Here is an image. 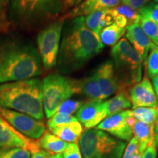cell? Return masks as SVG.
Instances as JSON below:
<instances>
[{
	"label": "cell",
	"instance_id": "obj_17",
	"mask_svg": "<svg viewBox=\"0 0 158 158\" xmlns=\"http://www.w3.org/2000/svg\"><path fill=\"white\" fill-rule=\"evenodd\" d=\"M121 0H84L62 15L64 19L84 16L95 11L106 10L116 7Z\"/></svg>",
	"mask_w": 158,
	"mask_h": 158
},
{
	"label": "cell",
	"instance_id": "obj_8",
	"mask_svg": "<svg viewBox=\"0 0 158 158\" xmlns=\"http://www.w3.org/2000/svg\"><path fill=\"white\" fill-rule=\"evenodd\" d=\"M64 21V18L62 15L45 26L37 35V51L45 70H51L57 64Z\"/></svg>",
	"mask_w": 158,
	"mask_h": 158
},
{
	"label": "cell",
	"instance_id": "obj_44",
	"mask_svg": "<svg viewBox=\"0 0 158 158\" xmlns=\"http://www.w3.org/2000/svg\"><path fill=\"white\" fill-rule=\"evenodd\" d=\"M155 3H158V0H154Z\"/></svg>",
	"mask_w": 158,
	"mask_h": 158
},
{
	"label": "cell",
	"instance_id": "obj_21",
	"mask_svg": "<svg viewBox=\"0 0 158 158\" xmlns=\"http://www.w3.org/2000/svg\"><path fill=\"white\" fill-rule=\"evenodd\" d=\"M79 86L80 93L84 94L88 100H104L94 73L81 80H79Z\"/></svg>",
	"mask_w": 158,
	"mask_h": 158
},
{
	"label": "cell",
	"instance_id": "obj_18",
	"mask_svg": "<svg viewBox=\"0 0 158 158\" xmlns=\"http://www.w3.org/2000/svg\"><path fill=\"white\" fill-rule=\"evenodd\" d=\"M129 90L126 87H120L116 95L105 101L106 113L108 116L114 115L132 106L129 95Z\"/></svg>",
	"mask_w": 158,
	"mask_h": 158
},
{
	"label": "cell",
	"instance_id": "obj_24",
	"mask_svg": "<svg viewBox=\"0 0 158 158\" xmlns=\"http://www.w3.org/2000/svg\"><path fill=\"white\" fill-rule=\"evenodd\" d=\"M145 68L147 75L151 78L158 74V46L153 44L150 48L145 61Z\"/></svg>",
	"mask_w": 158,
	"mask_h": 158
},
{
	"label": "cell",
	"instance_id": "obj_31",
	"mask_svg": "<svg viewBox=\"0 0 158 158\" xmlns=\"http://www.w3.org/2000/svg\"><path fill=\"white\" fill-rule=\"evenodd\" d=\"M77 120L78 119L76 117L73 116H63L55 114L54 116L48 118V122H47V126H48V129L51 130L54 127H59V126L77 121Z\"/></svg>",
	"mask_w": 158,
	"mask_h": 158
},
{
	"label": "cell",
	"instance_id": "obj_9",
	"mask_svg": "<svg viewBox=\"0 0 158 158\" xmlns=\"http://www.w3.org/2000/svg\"><path fill=\"white\" fill-rule=\"evenodd\" d=\"M0 116L20 133L30 139L37 141L46 131L43 122L27 114L0 106Z\"/></svg>",
	"mask_w": 158,
	"mask_h": 158
},
{
	"label": "cell",
	"instance_id": "obj_42",
	"mask_svg": "<svg viewBox=\"0 0 158 158\" xmlns=\"http://www.w3.org/2000/svg\"><path fill=\"white\" fill-rule=\"evenodd\" d=\"M52 158H61L60 154H59V155H54L52 157Z\"/></svg>",
	"mask_w": 158,
	"mask_h": 158
},
{
	"label": "cell",
	"instance_id": "obj_13",
	"mask_svg": "<svg viewBox=\"0 0 158 158\" xmlns=\"http://www.w3.org/2000/svg\"><path fill=\"white\" fill-rule=\"evenodd\" d=\"M76 116L86 130L92 129L107 117L105 101L88 100L77 110Z\"/></svg>",
	"mask_w": 158,
	"mask_h": 158
},
{
	"label": "cell",
	"instance_id": "obj_33",
	"mask_svg": "<svg viewBox=\"0 0 158 158\" xmlns=\"http://www.w3.org/2000/svg\"><path fill=\"white\" fill-rule=\"evenodd\" d=\"M139 153L138 151V141L135 137H133L130 139V141L127 146L125 151H124L123 158H133L137 154Z\"/></svg>",
	"mask_w": 158,
	"mask_h": 158
},
{
	"label": "cell",
	"instance_id": "obj_5",
	"mask_svg": "<svg viewBox=\"0 0 158 158\" xmlns=\"http://www.w3.org/2000/svg\"><path fill=\"white\" fill-rule=\"evenodd\" d=\"M76 94H80L78 79L57 73L48 75L42 81V100L45 116L50 118L62 103Z\"/></svg>",
	"mask_w": 158,
	"mask_h": 158
},
{
	"label": "cell",
	"instance_id": "obj_3",
	"mask_svg": "<svg viewBox=\"0 0 158 158\" xmlns=\"http://www.w3.org/2000/svg\"><path fill=\"white\" fill-rule=\"evenodd\" d=\"M0 106L42 121V81L33 78L0 84Z\"/></svg>",
	"mask_w": 158,
	"mask_h": 158
},
{
	"label": "cell",
	"instance_id": "obj_7",
	"mask_svg": "<svg viewBox=\"0 0 158 158\" xmlns=\"http://www.w3.org/2000/svg\"><path fill=\"white\" fill-rule=\"evenodd\" d=\"M78 143L84 158H121L126 147L124 142L97 128L83 132Z\"/></svg>",
	"mask_w": 158,
	"mask_h": 158
},
{
	"label": "cell",
	"instance_id": "obj_37",
	"mask_svg": "<svg viewBox=\"0 0 158 158\" xmlns=\"http://www.w3.org/2000/svg\"><path fill=\"white\" fill-rule=\"evenodd\" d=\"M84 0H62L63 7H64V13L65 11L73 8L76 6L78 5Z\"/></svg>",
	"mask_w": 158,
	"mask_h": 158
},
{
	"label": "cell",
	"instance_id": "obj_22",
	"mask_svg": "<svg viewBox=\"0 0 158 158\" xmlns=\"http://www.w3.org/2000/svg\"><path fill=\"white\" fill-rule=\"evenodd\" d=\"M126 28L119 27L115 23L102 29L100 33V39L103 45L114 46L125 35Z\"/></svg>",
	"mask_w": 158,
	"mask_h": 158
},
{
	"label": "cell",
	"instance_id": "obj_34",
	"mask_svg": "<svg viewBox=\"0 0 158 158\" xmlns=\"http://www.w3.org/2000/svg\"><path fill=\"white\" fill-rule=\"evenodd\" d=\"M121 2L123 5H127L136 10H138L148 5L150 0H121Z\"/></svg>",
	"mask_w": 158,
	"mask_h": 158
},
{
	"label": "cell",
	"instance_id": "obj_23",
	"mask_svg": "<svg viewBox=\"0 0 158 158\" xmlns=\"http://www.w3.org/2000/svg\"><path fill=\"white\" fill-rule=\"evenodd\" d=\"M131 116L147 124L155 125L158 116V106L156 107H139L131 110Z\"/></svg>",
	"mask_w": 158,
	"mask_h": 158
},
{
	"label": "cell",
	"instance_id": "obj_43",
	"mask_svg": "<svg viewBox=\"0 0 158 158\" xmlns=\"http://www.w3.org/2000/svg\"><path fill=\"white\" fill-rule=\"evenodd\" d=\"M156 142H157V147H158V134L157 135H156Z\"/></svg>",
	"mask_w": 158,
	"mask_h": 158
},
{
	"label": "cell",
	"instance_id": "obj_15",
	"mask_svg": "<svg viewBox=\"0 0 158 158\" xmlns=\"http://www.w3.org/2000/svg\"><path fill=\"white\" fill-rule=\"evenodd\" d=\"M127 123L131 128L134 137L138 141V151L141 155L148 147L156 143L155 125L138 121L132 116L127 118Z\"/></svg>",
	"mask_w": 158,
	"mask_h": 158
},
{
	"label": "cell",
	"instance_id": "obj_41",
	"mask_svg": "<svg viewBox=\"0 0 158 158\" xmlns=\"http://www.w3.org/2000/svg\"><path fill=\"white\" fill-rule=\"evenodd\" d=\"M141 154L138 153V154H137V155H136L135 156H134L133 158H141Z\"/></svg>",
	"mask_w": 158,
	"mask_h": 158
},
{
	"label": "cell",
	"instance_id": "obj_19",
	"mask_svg": "<svg viewBox=\"0 0 158 158\" xmlns=\"http://www.w3.org/2000/svg\"><path fill=\"white\" fill-rule=\"evenodd\" d=\"M54 135L67 143H77L83 133L82 124L78 120L49 130Z\"/></svg>",
	"mask_w": 158,
	"mask_h": 158
},
{
	"label": "cell",
	"instance_id": "obj_40",
	"mask_svg": "<svg viewBox=\"0 0 158 158\" xmlns=\"http://www.w3.org/2000/svg\"><path fill=\"white\" fill-rule=\"evenodd\" d=\"M155 131L156 133L158 134V116H157V121H156V123H155Z\"/></svg>",
	"mask_w": 158,
	"mask_h": 158
},
{
	"label": "cell",
	"instance_id": "obj_16",
	"mask_svg": "<svg viewBox=\"0 0 158 158\" xmlns=\"http://www.w3.org/2000/svg\"><path fill=\"white\" fill-rule=\"evenodd\" d=\"M126 39L138 53L143 62H145L150 48L154 43L149 39L139 23H136L126 27Z\"/></svg>",
	"mask_w": 158,
	"mask_h": 158
},
{
	"label": "cell",
	"instance_id": "obj_35",
	"mask_svg": "<svg viewBox=\"0 0 158 158\" xmlns=\"http://www.w3.org/2000/svg\"><path fill=\"white\" fill-rule=\"evenodd\" d=\"M141 158H157L156 143L148 147L147 149L141 154Z\"/></svg>",
	"mask_w": 158,
	"mask_h": 158
},
{
	"label": "cell",
	"instance_id": "obj_6",
	"mask_svg": "<svg viewBox=\"0 0 158 158\" xmlns=\"http://www.w3.org/2000/svg\"><path fill=\"white\" fill-rule=\"evenodd\" d=\"M114 69L119 87L133 86L142 79L143 61L126 38H122L111 49Z\"/></svg>",
	"mask_w": 158,
	"mask_h": 158
},
{
	"label": "cell",
	"instance_id": "obj_36",
	"mask_svg": "<svg viewBox=\"0 0 158 158\" xmlns=\"http://www.w3.org/2000/svg\"><path fill=\"white\" fill-rule=\"evenodd\" d=\"M52 155L48 152L39 148L31 152V158H52Z\"/></svg>",
	"mask_w": 158,
	"mask_h": 158
},
{
	"label": "cell",
	"instance_id": "obj_25",
	"mask_svg": "<svg viewBox=\"0 0 158 158\" xmlns=\"http://www.w3.org/2000/svg\"><path fill=\"white\" fill-rule=\"evenodd\" d=\"M138 23L152 43L158 46V23L141 17Z\"/></svg>",
	"mask_w": 158,
	"mask_h": 158
},
{
	"label": "cell",
	"instance_id": "obj_20",
	"mask_svg": "<svg viewBox=\"0 0 158 158\" xmlns=\"http://www.w3.org/2000/svg\"><path fill=\"white\" fill-rule=\"evenodd\" d=\"M39 147L52 155L62 154L68 147V143L62 141L52 133L45 131L38 140Z\"/></svg>",
	"mask_w": 158,
	"mask_h": 158
},
{
	"label": "cell",
	"instance_id": "obj_27",
	"mask_svg": "<svg viewBox=\"0 0 158 158\" xmlns=\"http://www.w3.org/2000/svg\"><path fill=\"white\" fill-rule=\"evenodd\" d=\"M108 10H99L90 13L85 17V25L87 28L100 36V31L99 30V23L102 18L104 16Z\"/></svg>",
	"mask_w": 158,
	"mask_h": 158
},
{
	"label": "cell",
	"instance_id": "obj_28",
	"mask_svg": "<svg viewBox=\"0 0 158 158\" xmlns=\"http://www.w3.org/2000/svg\"><path fill=\"white\" fill-rule=\"evenodd\" d=\"M84 104V102L83 101L68 99L59 106L56 114L63 116H72V114L76 113L77 110Z\"/></svg>",
	"mask_w": 158,
	"mask_h": 158
},
{
	"label": "cell",
	"instance_id": "obj_1",
	"mask_svg": "<svg viewBox=\"0 0 158 158\" xmlns=\"http://www.w3.org/2000/svg\"><path fill=\"white\" fill-rule=\"evenodd\" d=\"M57 64L63 73L76 71L100 54L104 48L100 36L85 25V17L66 19Z\"/></svg>",
	"mask_w": 158,
	"mask_h": 158
},
{
	"label": "cell",
	"instance_id": "obj_46",
	"mask_svg": "<svg viewBox=\"0 0 158 158\" xmlns=\"http://www.w3.org/2000/svg\"><path fill=\"white\" fill-rule=\"evenodd\" d=\"M0 7H1V5H0Z\"/></svg>",
	"mask_w": 158,
	"mask_h": 158
},
{
	"label": "cell",
	"instance_id": "obj_30",
	"mask_svg": "<svg viewBox=\"0 0 158 158\" xmlns=\"http://www.w3.org/2000/svg\"><path fill=\"white\" fill-rule=\"evenodd\" d=\"M140 17L149 19L158 23V3L148 4L138 10Z\"/></svg>",
	"mask_w": 158,
	"mask_h": 158
},
{
	"label": "cell",
	"instance_id": "obj_38",
	"mask_svg": "<svg viewBox=\"0 0 158 158\" xmlns=\"http://www.w3.org/2000/svg\"><path fill=\"white\" fill-rule=\"evenodd\" d=\"M152 79V86L154 90H155L157 98H158V74L154 76Z\"/></svg>",
	"mask_w": 158,
	"mask_h": 158
},
{
	"label": "cell",
	"instance_id": "obj_29",
	"mask_svg": "<svg viewBox=\"0 0 158 158\" xmlns=\"http://www.w3.org/2000/svg\"><path fill=\"white\" fill-rule=\"evenodd\" d=\"M0 158H31V152L23 148H0Z\"/></svg>",
	"mask_w": 158,
	"mask_h": 158
},
{
	"label": "cell",
	"instance_id": "obj_32",
	"mask_svg": "<svg viewBox=\"0 0 158 158\" xmlns=\"http://www.w3.org/2000/svg\"><path fill=\"white\" fill-rule=\"evenodd\" d=\"M60 157L61 158H82L78 143H69L64 152L60 154Z\"/></svg>",
	"mask_w": 158,
	"mask_h": 158
},
{
	"label": "cell",
	"instance_id": "obj_14",
	"mask_svg": "<svg viewBox=\"0 0 158 158\" xmlns=\"http://www.w3.org/2000/svg\"><path fill=\"white\" fill-rule=\"evenodd\" d=\"M94 76L103 99L109 98L117 92L119 88V81L116 74L114 65L111 62L108 61L100 65L96 70Z\"/></svg>",
	"mask_w": 158,
	"mask_h": 158
},
{
	"label": "cell",
	"instance_id": "obj_4",
	"mask_svg": "<svg viewBox=\"0 0 158 158\" xmlns=\"http://www.w3.org/2000/svg\"><path fill=\"white\" fill-rule=\"evenodd\" d=\"M62 13V0H11L10 9L13 23L26 29L48 25Z\"/></svg>",
	"mask_w": 158,
	"mask_h": 158
},
{
	"label": "cell",
	"instance_id": "obj_39",
	"mask_svg": "<svg viewBox=\"0 0 158 158\" xmlns=\"http://www.w3.org/2000/svg\"><path fill=\"white\" fill-rule=\"evenodd\" d=\"M10 0H0V5H1V7H5V6H7L9 4Z\"/></svg>",
	"mask_w": 158,
	"mask_h": 158
},
{
	"label": "cell",
	"instance_id": "obj_26",
	"mask_svg": "<svg viewBox=\"0 0 158 158\" xmlns=\"http://www.w3.org/2000/svg\"><path fill=\"white\" fill-rule=\"evenodd\" d=\"M115 13L122 15L127 20V26L139 22L140 15L138 10L125 5H118L111 8Z\"/></svg>",
	"mask_w": 158,
	"mask_h": 158
},
{
	"label": "cell",
	"instance_id": "obj_12",
	"mask_svg": "<svg viewBox=\"0 0 158 158\" xmlns=\"http://www.w3.org/2000/svg\"><path fill=\"white\" fill-rule=\"evenodd\" d=\"M131 116V110H127L108 116L98 124L97 129L107 132L116 138L130 141L133 136L131 128L127 123V118Z\"/></svg>",
	"mask_w": 158,
	"mask_h": 158
},
{
	"label": "cell",
	"instance_id": "obj_11",
	"mask_svg": "<svg viewBox=\"0 0 158 158\" xmlns=\"http://www.w3.org/2000/svg\"><path fill=\"white\" fill-rule=\"evenodd\" d=\"M128 92L133 109L139 107L158 106L157 96L147 71L143 78L139 82L133 85Z\"/></svg>",
	"mask_w": 158,
	"mask_h": 158
},
{
	"label": "cell",
	"instance_id": "obj_2",
	"mask_svg": "<svg viewBox=\"0 0 158 158\" xmlns=\"http://www.w3.org/2000/svg\"><path fill=\"white\" fill-rule=\"evenodd\" d=\"M38 51L15 37L0 40V84L35 78L43 73Z\"/></svg>",
	"mask_w": 158,
	"mask_h": 158
},
{
	"label": "cell",
	"instance_id": "obj_10",
	"mask_svg": "<svg viewBox=\"0 0 158 158\" xmlns=\"http://www.w3.org/2000/svg\"><path fill=\"white\" fill-rule=\"evenodd\" d=\"M0 148H23L31 152L40 147L38 140L26 137L0 116Z\"/></svg>",
	"mask_w": 158,
	"mask_h": 158
},
{
	"label": "cell",
	"instance_id": "obj_45",
	"mask_svg": "<svg viewBox=\"0 0 158 158\" xmlns=\"http://www.w3.org/2000/svg\"><path fill=\"white\" fill-rule=\"evenodd\" d=\"M157 105H158V98H157Z\"/></svg>",
	"mask_w": 158,
	"mask_h": 158
}]
</instances>
